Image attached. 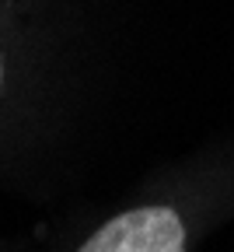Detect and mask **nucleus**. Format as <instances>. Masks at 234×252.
I'll use <instances>...</instances> for the list:
<instances>
[{
	"mask_svg": "<svg viewBox=\"0 0 234 252\" xmlns=\"http://www.w3.org/2000/svg\"><path fill=\"white\" fill-rule=\"evenodd\" d=\"M77 252H185V224L172 207H133L88 235Z\"/></svg>",
	"mask_w": 234,
	"mask_h": 252,
	"instance_id": "1",
	"label": "nucleus"
},
{
	"mask_svg": "<svg viewBox=\"0 0 234 252\" xmlns=\"http://www.w3.org/2000/svg\"><path fill=\"white\" fill-rule=\"evenodd\" d=\"M0 84H4V63H0Z\"/></svg>",
	"mask_w": 234,
	"mask_h": 252,
	"instance_id": "2",
	"label": "nucleus"
}]
</instances>
